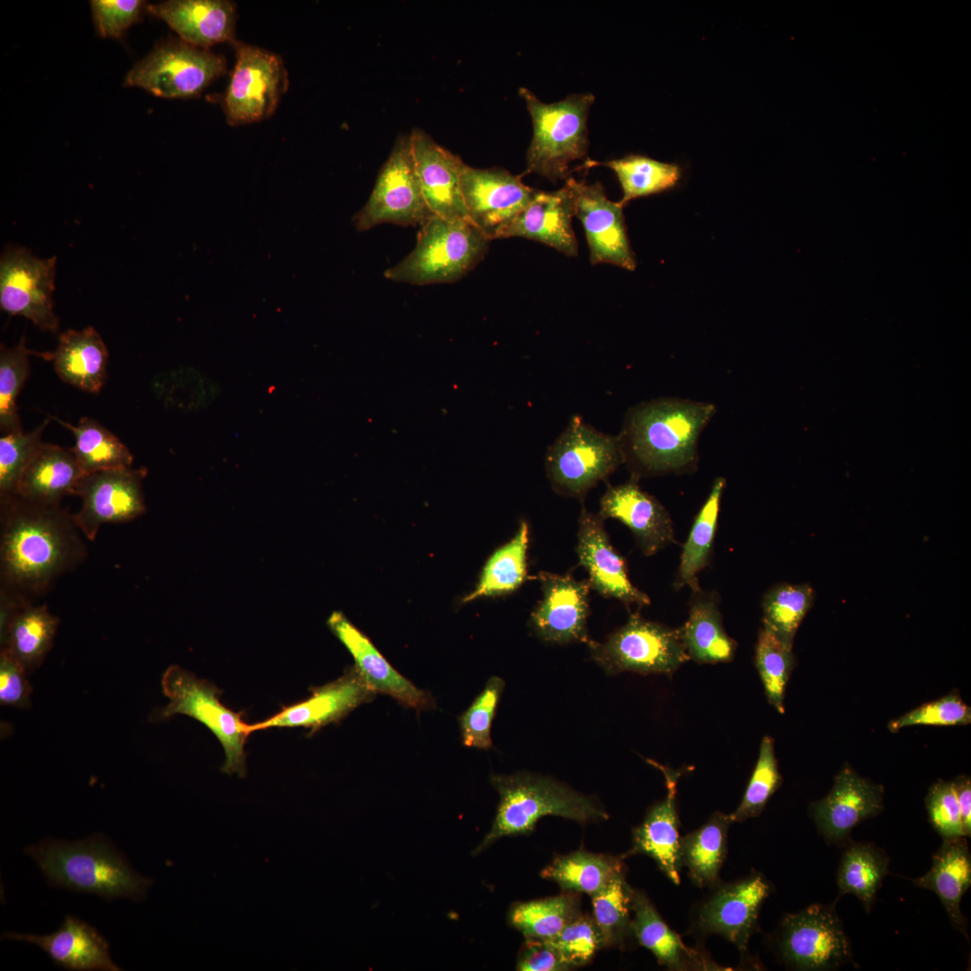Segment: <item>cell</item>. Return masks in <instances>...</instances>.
<instances>
[{
    "instance_id": "36",
    "label": "cell",
    "mask_w": 971,
    "mask_h": 971,
    "mask_svg": "<svg viewBox=\"0 0 971 971\" xmlns=\"http://www.w3.org/2000/svg\"><path fill=\"white\" fill-rule=\"evenodd\" d=\"M725 486L724 477H719L715 479L707 500L694 519L690 534L683 545L673 582V588L676 591L684 586H689L692 592L700 589L698 575L710 562Z\"/></svg>"
},
{
    "instance_id": "14",
    "label": "cell",
    "mask_w": 971,
    "mask_h": 971,
    "mask_svg": "<svg viewBox=\"0 0 971 971\" xmlns=\"http://www.w3.org/2000/svg\"><path fill=\"white\" fill-rule=\"evenodd\" d=\"M56 260L36 257L24 247H6L0 261L2 310L26 317L41 330L57 332L52 300Z\"/></svg>"
},
{
    "instance_id": "55",
    "label": "cell",
    "mask_w": 971,
    "mask_h": 971,
    "mask_svg": "<svg viewBox=\"0 0 971 971\" xmlns=\"http://www.w3.org/2000/svg\"><path fill=\"white\" fill-rule=\"evenodd\" d=\"M28 673L22 665L6 651L0 653V702L1 705L23 708L30 701L32 689L27 680Z\"/></svg>"
},
{
    "instance_id": "45",
    "label": "cell",
    "mask_w": 971,
    "mask_h": 971,
    "mask_svg": "<svg viewBox=\"0 0 971 971\" xmlns=\"http://www.w3.org/2000/svg\"><path fill=\"white\" fill-rule=\"evenodd\" d=\"M632 891L625 872L614 877L606 887L592 895V919L601 935L603 947L625 946L633 936Z\"/></svg>"
},
{
    "instance_id": "28",
    "label": "cell",
    "mask_w": 971,
    "mask_h": 971,
    "mask_svg": "<svg viewBox=\"0 0 971 971\" xmlns=\"http://www.w3.org/2000/svg\"><path fill=\"white\" fill-rule=\"evenodd\" d=\"M3 938L34 944L57 966L67 970H122L111 959L106 940L93 926L71 915H67L60 927L50 934L4 931Z\"/></svg>"
},
{
    "instance_id": "26",
    "label": "cell",
    "mask_w": 971,
    "mask_h": 971,
    "mask_svg": "<svg viewBox=\"0 0 971 971\" xmlns=\"http://www.w3.org/2000/svg\"><path fill=\"white\" fill-rule=\"evenodd\" d=\"M647 762L663 771L667 795L664 800L648 810L643 822L633 830L631 848L624 857L637 853L649 856L672 882L679 885L682 865L681 837L679 833L680 822L675 803L679 772L651 760Z\"/></svg>"
},
{
    "instance_id": "43",
    "label": "cell",
    "mask_w": 971,
    "mask_h": 971,
    "mask_svg": "<svg viewBox=\"0 0 971 971\" xmlns=\"http://www.w3.org/2000/svg\"><path fill=\"white\" fill-rule=\"evenodd\" d=\"M815 592L808 583L773 585L762 601V627L793 648L797 628L815 603Z\"/></svg>"
},
{
    "instance_id": "37",
    "label": "cell",
    "mask_w": 971,
    "mask_h": 971,
    "mask_svg": "<svg viewBox=\"0 0 971 971\" xmlns=\"http://www.w3.org/2000/svg\"><path fill=\"white\" fill-rule=\"evenodd\" d=\"M729 815L715 812L701 827L681 840V862L699 887L715 886L726 854Z\"/></svg>"
},
{
    "instance_id": "50",
    "label": "cell",
    "mask_w": 971,
    "mask_h": 971,
    "mask_svg": "<svg viewBox=\"0 0 971 971\" xmlns=\"http://www.w3.org/2000/svg\"><path fill=\"white\" fill-rule=\"evenodd\" d=\"M503 689L504 681L502 678L490 677L483 690L459 717L465 746L483 750L492 747L491 726Z\"/></svg>"
},
{
    "instance_id": "22",
    "label": "cell",
    "mask_w": 971,
    "mask_h": 971,
    "mask_svg": "<svg viewBox=\"0 0 971 971\" xmlns=\"http://www.w3.org/2000/svg\"><path fill=\"white\" fill-rule=\"evenodd\" d=\"M311 696L296 704L283 707L276 715L250 725L251 733L271 727H305L311 733L346 717L361 704L371 701L376 692L362 679L356 667H348L338 679L320 687L311 688Z\"/></svg>"
},
{
    "instance_id": "34",
    "label": "cell",
    "mask_w": 971,
    "mask_h": 971,
    "mask_svg": "<svg viewBox=\"0 0 971 971\" xmlns=\"http://www.w3.org/2000/svg\"><path fill=\"white\" fill-rule=\"evenodd\" d=\"M678 631L689 659L698 664L727 663L735 657L737 644L724 628L714 593L693 592L689 617Z\"/></svg>"
},
{
    "instance_id": "21",
    "label": "cell",
    "mask_w": 971,
    "mask_h": 971,
    "mask_svg": "<svg viewBox=\"0 0 971 971\" xmlns=\"http://www.w3.org/2000/svg\"><path fill=\"white\" fill-rule=\"evenodd\" d=\"M603 521L585 507L578 517L575 551L579 565L588 574L591 589L627 606H648L649 596L632 583L627 564L610 543Z\"/></svg>"
},
{
    "instance_id": "17",
    "label": "cell",
    "mask_w": 971,
    "mask_h": 971,
    "mask_svg": "<svg viewBox=\"0 0 971 971\" xmlns=\"http://www.w3.org/2000/svg\"><path fill=\"white\" fill-rule=\"evenodd\" d=\"M771 890L759 873L719 886L695 911L693 928L701 935H721L745 952L761 907Z\"/></svg>"
},
{
    "instance_id": "54",
    "label": "cell",
    "mask_w": 971,
    "mask_h": 971,
    "mask_svg": "<svg viewBox=\"0 0 971 971\" xmlns=\"http://www.w3.org/2000/svg\"><path fill=\"white\" fill-rule=\"evenodd\" d=\"M142 0H93L90 2L94 23L102 38H120L146 10Z\"/></svg>"
},
{
    "instance_id": "33",
    "label": "cell",
    "mask_w": 971,
    "mask_h": 971,
    "mask_svg": "<svg viewBox=\"0 0 971 971\" xmlns=\"http://www.w3.org/2000/svg\"><path fill=\"white\" fill-rule=\"evenodd\" d=\"M58 626V619L46 604L20 603L0 625L1 649L31 673L51 649Z\"/></svg>"
},
{
    "instance_id": "38",
    "label": "cell",
    "mask_w": 971,
    "mask_h": 971,
    "mask_svg": "<svg viewBox=\"0 0 971 971\" xmlns=\"http://www.w3.org/2000/svg\"><path fill=\"white\" fill-rule=\"evenodd\" d=\"M843 846L836 879L839 896L851 894L869 912L888 873L889 858L873 843L851 840Z\"/></svg>"
},
{
    "instance_id": "56",
    "label": "cell",
    "mask_w": 971,
    "mask_h": 971,
    "mask_svg": "<svg viewBox=\"0 0 971 971\" xmlns=\"http://www.w3.org/2000/svg\"><path fill=\"white\" fill-rule=\"evenodd\" d=\"M520 971H563L571 969L547 939L527 938L518 956Z\"/></svg>"
},
{
    "instance_id": "9",
    "label": "cell",
    "mask_w": 971,
    "mask_h": 971,
    "mask_svg": "<svg viewBox=\"0 0 971 971\" xmlns=\"http://www.w3.org/2000/svg\"><path fill=\"white\" fill-rule=\"evenodd\" d=\"M591 658L607 674L632 672L672 676L689 657L679 631L631 613L605 641L586 643Z\"/></svg>"
},
{
    "instance_id": "23",
    "label": "cell",
    "mask_w": 971,
    "mask_h": 971,
    "mask_svg": "<svg viewBox=\"0 0 971 971\" xmlns=\"http://www.w3.org/2000/svg\"><path fill=\"white\" fill-rule=\"evenodd\" d=\"M327 625L350 652L354 666L367 685L376 693L396 699L405 708L417 711L435 707L434 698L400 674L381 655L370 638L340 611H334Z\"/></svg>"
},
{
    "instance_id": "51",
    "label": "cell",
    "mask_w": 971,
    "mask_h": 971,
    "mask_svg": "<svg viewBox=\"0 0 971 971\" xmlns=\"http://www.w3.org/2000/svg\"><path fill=\"white\" fill-rule=\"evenodd\" d=\"M570 968L588 964L603 947L592 917L580 914L557 934L547 939Z\"/></svg>"
},
{
    "instance_id": "35",
    "label": "cell",
    "mask_w": 971,
    "mask_h": 971,
    "mask_svg": "<svg viewBox=\"0 0 971 971\" xmlns=\"http://www.w3.org/2000/svg\"><path fill=\"white\" fill-rule=\"evenodd\" d=\"M632 934L650 950L658 963L672 970L706 969L713 965L701 953L688 948L662 919L648 897L632 891Z\"/></svg>"
},
{
    "instance_id": "20",
    "label": "cell",
    "mask_w": 971,
    "mask_h": 971,
    "mask_svg": "<svg viewBox=\"0 0 971 971\" xmlns=\"http://www.w3.org/2000/svg\"><path fill=\"white\" fill-rule=\"evenodd\" d=\"M884 788L844 765L835 775L830 792L810 806V815L828 844L844 845L861 822L879 815Z\"/></svg>"
},
{
    "instance_id": "40",
    "label": "cell",
    "mask_w": 971,
    "mask_h": 971,
    "mask_svg": "<svg viewBox=\"0 0 971 971\" xmlns=\"http://www.w3.org/2000/svg\"><path fill=\"white\" fill-rule=\"evenodd\" d=\"M621 873H624V864L620 859L577 851L557 856L539 875L556 882L564 890L585 893L592 897Z\"/></svg>"
},
{
    "instance_id": "24",
    "label": "cell",
    "mask_w": 971,
    "mask_h": 971,
    "mask_svg": "<svg viewBox=\"0 0 971 971\" xmlns=\"http://www.w3.org/2000/svg\"><path fill=\"white\" fill-rule=\"evenodd\" d=\"M409 138L422 193L431 213L449 220L468 219L460 187L466 164L422 129H414Z\"/></svg>"
},
{
    "instance_id": "31",
    "label": "cell",
    "mask_w": 971,
    "mask_h": 971,
    "mask_svg": "<svg viewBox=\"0 0 971 971\" xmlns=\"http://www.w3.org/2000/svg\"><path fill=\"white\" fill-rule=\"evenodd\" d=\"M40 356L53 361L60 379L77 388L98 393L104 384L109 354L93 326L67 329L59 335L54 352H43Z\"/></svg>"
},
{
    "instance_id": "1",
    "label": "cell",
    "mask_w": 971,
    "mask_h": 971,
    "mask_svg": "<svg viewBox=\"0 0 971 971\" xmlns=\"http://www.w3.org/2000/svg\"><path fill=\"white\" fill-rule=\"evenodd\" d=\"M74 514L60 503L1 498L0 592L33 602L64 574L76 569L86 548Z\"/></svg>"
},
{
    "instance_id": "52",
    "label": "cell",
    "mask_w": 971,
    "mask_h": 971,
    "mask_svg": "<svg viewBox=\"0 0 971 971\" xmlns=\"http://www.w3.org/2000/svg\"><path fill=\"white\" fill-rule=\"evenodd\" d=\"M971 722V708L960 696L950 693L939 699L924 703L892 720L888 728L897 732L915 725L955 726Z\"/></svg>"
},
{
    "instance_id": "13",
    "label": "cell",
    "mask_w": 971,
    "mask_h": 971,
    "mask_svg": "<svg viewBox=\"0 0 971 971\" xmlns=\"http://www.w3.org/2000/svg\"><path fill=\"white\" fill-rule=\"evenodd\" d=\"M432 214L422 193L409 136L399 137L381 167L372 192L354 221L364 231L392 223L422 225Z\"/></svg>"
},
{
    "instance_id": "4",
    "label": "cell",
    "mask_w": 971,
    "mask_h": 971,
    "mask_svg": "<svg viewBox=\"0 0 971 971\" xmlns=\"http://www.w3.org/2000/svg\"><path fill=\"white\" fill-rule=\"evenodd\" d=\"M490 783L499 793L500 801L492 826L473 855L503 837L530 833L544 816H561L581 824L609 818L597 800L549 777L530 772L493 774Z\"/></svg>"
},
{
    "instance_id": "6",
    "label": "cell",
    "mask_w": 971,
    "mask_h": 971,
    "mask_svg": "<svg viewBox=\"0 0 971 971\" xmlns=\"http://www.w3.org/2000/svg\"><path fill=\"white\" fill-rule=\"evenodd\" d=\"M533 123V137L527 150V172L556 182L569 176V165L585 157L588 148L587 118L594 102L591 93L571 94L545 103L525 87L519 90Z\"/></svg>"
},
{
    "instance_id": "15",
    "label": "cell",
    "mask_w": 971,
    "mask_h": 971,
    "mask_svg": "<svg viewBox=\"0 0 971 971\" xmlns=\"http://www.w3.org/2000/svg\"><path fill=\"white\" fill-rule=\"evenodd\" d=\"M147 474L144 467H131L81 477L74 495L81 498L82 505L74 520L87 539L94 540L102 524L130 521L147 512L142 489Z\"/></svg>"
},
{
    "instance_id": "5",
    "label": "cell",
    "mask_w": 971,
    "mask_h": 971,
    "mask_svg": "<svg viewBox=\"0 0 971 971\" xmlns=\"http://www.w3.org/2000/svg\"><path fill=\"white\" fill-rule=\"evenodd\" d=\"M489 241L468 219L432 215L421 225L414 249L385 276L415 285L454 282L484 258Z\"/></svg>"
},
{
    "instance_id": "7",
    "label": "cell",
    "mask_w": 971,
    "mask_h": 971,
    "mask_svg": "<svg viewBox=\"0 0 971 971\" xmlns=\"http://www.w3.org/2000/svg\"><path fill=\"white\" fill-rule=\"evenodd\" d=\"M623 463L619 436L596 430L577 414L570 418L545 457L546 474L553 491L581 501Z\"/></svg>"
},
{
    "instance_id": "11",
    "label": "cell",
    "mask_w": 971,
    "mask_h": 971,
    "mask_svg": "<svg viewBox=\"0 0 971 971\" xmlns=\"http://www.w3.org/2000/svg\"><path fill=\"white\" fill-rule=\"evenodd\" d=\"M781 961L797 970H835L853 963L852 949L833 904L786 914L773 937Z\"/></svg>"
},
{
    "instance_id": "41",
    "label": "cell",
    "mask_w": 971,
    "mask_h": 971,
    "mask_svg": "<svg viewBox=\"0 0 971 971\" xmlns=\"http://www.w3.org/2000/svg\"><path fill=\"white\" fill-rule=\"evenodd\" d=\"M49 417L73 433L76 442L71 449L84 475L132 467L134 457L128 447L96 420L84 416L73 425L58 417Z\"/></svg>"
},
{
    "instance_id": "16",
    "label": "cell",
    "mask_w": 971,
    "mask_h": 971,
    "mask_svg": "<svg viewBox=\"0 0 971 971\" xmlns=\"http://www.w3.org/2000/svg\"><path fill=\"white\" fill-rule=\"evenodd\" d=\"M460 187L468 220L489 240L501 238L537 192L505 169H479L467 164Z\"/></svg>"
},
{
    "instance_id": "18",
    "label": "cell",
    "mask_w": 971,
    "mask_h": 971,
    "mask_svg": "<svg viewBox=\"0 0 971 971\" xmlns=\"http://www.w3.org/2000/svg\"><path fill=\"white\" fill-rule=\"evenodd\" d=\"M542 599L530 617V627L539 639L556 645L587 643L590 615L588 580L572 575L541 571L538 575Z\"/></svg>"
},
{
    "instance_id": "47",
    "label": "cell",
    "mask_w": 971,
    "mask_h": 971,
    "mask_svg": "<svg viewBox=\"0 0 971 971\" xmlns=\"http://www.w3.org/2000/svg\"><path fill=\"white\" fill-rule=\"evenodd\" d=\"M22 336L18 344L0 347V431L4 434L22 431L17 406V397L30 374L29 355Z\"/></svg>"
},
{
    "instance_id": "53",
    "label": "cell",
    "mask_w": 971,
    "mask_h": 971,
    "mask_svg": "<svg viewBox=\"0 0 971 971\" xmlns=\"http://www.w3.org/2000/svg\"><path fill=\"white\" fill-rule=\"evenodd\" d=\"M929 820L943 838L965 836L960 810L952 781L938 780L925 797Z\"/></svg>"
},
{
    "instance_id": "57",
    "label": "cell",
    "mask_w": 971,
    "mask_h": 971,
    "mask_svg": "<svg viewBox=\"0 0 971 971\" xmlns=\"http://www.w3.org/2000/svg\"><path fill=\"white\" fill-rule=\"evenodd\" d=\"M966 837L971 836V781L970 777L959 775L952 780Z\"/></svg>"
},
{
    "instance_id": "29",
    "label": "cell",
    "mask_w": 971,
    "mask_h": 971,
    "mask_svg": "<svg viewBox=\"0 0 971 971\" xmlns=\"http://www.w3.org/2000/svg\"><path fill=\"white\" fill-rule=\"evenodd\" d=\"M573 216V197L566 184L552 192L537 191L501 238L525 237L551 246L567 256H576L578 246L572 228Z\"/></svg>"
},
{
    "instance_id": "44",
    "label": "cell",
    "mask_w": 971,
    "mask_h": 971,
    "mask_svg": "<svg viewBox=\"0 0 971 971\" xmlns=\"http://www.w3.org/2000/svg\"><path fill=\"white\" fill-rule=\"evenodd\" d=\"M582 913L573 891L557 896L514 904L508 913L511 926L527 938L548 939Z\"/></svg>"
},
{
    "instance_id": "46",
    "label": "cell",
    "mask_w": 971,
    "mask_h": 971,
    "mask_svg": "<svg viewBox=\"0 0 971 971\" xmlns=\"http://www.w3.org/2000/svg\"><path fill=\"white\" fill-rule=\"evenodd\" d=\"M754 662L769 703L783 714L786 687L796 666L793 648L762 627L755 646Z\"/></svg>"
},
{
    "instance_id": "27",
    "label": "cell",
    "mask_w": 971,
    "mask_h": 971,
    "mask_svg": "<svg viewBox=\"0 0 971 971\" xmlns=\"http://www.w3.org/2000/svg\"><path fill=\"white\" fill-rule=\"evenodd\" d=\"M146 11L163 20L193 46L209 49L235 39L236 8L227 0H169L147 4Z\"/></svg>"
},
{
    "instance_id": "10",
    "label": "cell",
    "mask_w": 971,
    "mask_h": 971,
    "mask_svg": "<svg viewBox=\"0 0 971 971\" xmlns=\"http://www.w3.org/2000/svg\"><path fill=\"white\" fill-rule=\"evenodd\" d=\"M226 70L227 60L222 55L172 40L157 45L135 64L127 73L124 85L165 99L193 98Z\"/></svg>"
},
{
    "instance_id": "42",
    "label": "cell",
    "mask_w": 971,
    "mask_h": 971,
    "mask_svg": "<svg viewBox=\"0 0 971 971\" xmlns=\"http://www.w3.org/2000/svg\"><path fill=\"white\" fill-rule=\"evenodd\" d=\"M605 165L613 170L623 191V206L629 200L659 193L673 188L679 182L681 170L677 164L660 162L644 156L630 155L607 162L587 160L585 167Z\"/></svg>"
},
{
    "instance_id": "25",
    "label": "cell",
    "mask_w": 971,
    "mask_h": 971,
    "mask_svg": "<svg viewBox=\"0 0 971 971\" xmlns=\"http://www.w3.org/2000/svg\"><path fill=\"white\" fill-rule=\"evenodd\" d=\"M599 516L616 519L634 535L645 556H652L675 543L670 514L663 504L637 484V478L608 486L600 500Z\"/></svg>"
},
{
    "instance_id": "48",
    "label": "cell",
    "mask_w": 971,
    "mask_h": 971,
    "mask_svg": "<svg viewBox=\"0 0 971 971\" xmlns=\"http://www.w3.org/2000/svg\"><path fill=\"white\" fill-rule=\"evenodd\" d=\"M782 777L779 771L773 739L762 738L758 761L737 808L729 815L732 823L744 822L758 816L768 800L779 788Z\"/></svg>"
},
{
    "instance_id": "39",
    "label": "cell",
    "mask_w": 971,
    "mask_h": 971,
    "mask_svg": "<svg viewBox=\"0 0 971 971\" xmlns=\"http://www.w3.org/2000/svg\"><path fill=\"white\" fill-rule=\"evenodd\" d=\"M528 548L529 526L522 520L511 540L489 557L475 589L463 598L462 602L504 595L519 589L528 577Z\"/></svg>"
},
{
    "instance_id": "32",
    "label": "cell",
    "mask_w": 971,
    "mask_h": 971,
    "mask_svg": "<svg viewBox=\"0 0 971 971\" xmlns=\"http://www.w3.org/2000/svg\"><path fill=\"white\" fill-rule=\"evenodd\" d=\"M84 475L71 448L41 442L19 482L17 495L29 501L60 503L74 495Z\"/></svg>"
},
{
    "instance_id": "30",
    "label": "cell",
    "mask_w": 971,
    "mask_h": 971,
    "mask_svg": "<svg viewBox=\"0 0 971 971\" xmlns=\"http://www.w3.org/2000/svg\"><path fill=\"white\" fill-rule=\"evenodd\" d=\"M967 838H943L929 871L912 882L938 895L953 927L969 940L968 921L960 908L961 899L971 885V854Z\"/></svg>"
},
{
    "instance_id": "8",
    "label": "cell",
    "mask_w": 971,
    "mask_h": 971,
    "mask_svg": "<svg viewBox=\"0 0 971 971\" xmlns=\"http://www.w3.org/2000/svg\"><path fill=\"white\" fill-rule=\"evenodd\" d=\"M162 689L169 702L158 714L160 718L181 714L208 727L223 746L227 774L245 775V744L251 734L250 725L219 700L221 691L207 680L200 679L178 665L169 666L162 676Z\"/></svg>"
},
{
    "instance_id": "3",
    "label": "cell",
    "mask_w": 971,
    "mask_h": 971,
    "mask_svg": "<svg viewBox=\"0 0 971 971\" xmlns=\"http://www.w3.org/2000/svg\"><path fill=\"white\" fill-rule=\"evenodd\" d=\"M50 886L107 900L144 899L153 880L138 873L102 834L77 841L43 839L24 849Z\"/></svg>"
},
{
    "instance_id": "2",
    "label": "cell",
    "mask_w": 971,
    "mask_h": 971,
    "mask_svg": "<svg viewBox=\"0 0 971 971\" xmlns=\"http://www.w3.org/2000/svg\"><path fill=\"white\" fill-rule=\"evenodd\" d=\"M716 412L710 403L661 397L630 408L619 438L632 477L679 473L698 460L699 437Z\"/></svg>"
},
{
    "instance_id": "19",
    "label": "cell",
    "mask_w": 971,
    "mask_h": 971,
    "mask_svg": "<svg viewBox=\"0 0 971 971\" xmlns=\"http://www.w3.org/2000/svg\"><path fill=\"white\" fill-rule=\"evenodd\" d=\"M574 203V216L583 224L592 264L611 263L633 271L636 260L629 245L620 202L610 200L600 183L566 181Z\"/></svg>"
},
{
    "instance_id": "12",
    "label": "cell",
    "mask_w": 971,
    "mask_h": 971,
    "mask_svg": "<svg viewBox=\"0 0 971 971\" xmlns=\"http://www.w3.org/2000/svg\"><path fill=\"white\" fill-rule=\"evenodd\" d=\"M236 64L222 100L227 124L240 126L269 119L289 86L281 57L235 40Z\"/></svg>"
},
{
    "instance_id": "49",
    "label": "cell",
    "mask_w": 971,
    "mask_h": 971,
    "mask_svg": "<svg viewBox=\"0 0 971 971\" xmlns=\"http://www.w3.org/2000/svg\"><path fill=\"white\" fill-rule=\"evenodd\" d=\"M49 419L29 432H13L0 438V498L17 494L20 479L41 443Z\"/></svg>"
}]
</instances>
